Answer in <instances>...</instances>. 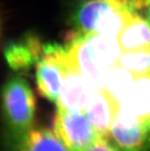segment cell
I'll list each match as a JSON object with an SVG mask.
<instances>
[{"label": "cell", "instance_id": "cell-5", "mask_svg": "<svg viewBox=\"0 0 150 151\" xmlns=\"http://www.w3.org/2000/svg\"><path fill=\"white\" fill-rule=\"evenodd\" d=\"M63 66L64 74L57 101V108L84 112L92 94L68 51Z\"/></svg>", "mask_w": 150, "mask_h": 151}, {"label": "cell", "instance_id": "cell-4", "mask_svg": "<svg viewBox=\"0 0 150 151\" xmlns=\"http://www.w3.org/2000/svg\"><path fill=\"white\" fill-rule=\"evenodd\" d=\"M67 54L66 47L58 44L43 46V54L37 62L36 82L39 94L57 103L64 74V61Z\"/></svg>", "mask_w": 150, "mask_h": 151}, {"label": "cell", "instance_id": "cell-13", "mask_svg": "<svg viewBox=\"0 0 150 151\" xmlns=\"http://www.w3.org/2000/svg\"><path fill=\"white\" fill-rule=\"evenodd\" d=\"M136 76L118 64L113 65L105 75L104 91L119 107L126 98Z\"/></svg>", "mask_w": 150, "mask_h": 151}, {"label": "cell", "instance_id": "cell-12", "mask_svg": "<svg viewBox=\"0 0 150 151\" xmlns=\"http://www.w3.org/2000/svg\"><path fill=\"white\" fill-rule=\"evenodd\" d=\"M13 151H69L55 131L32 128Z\"/></svg>", "mask_w": 150, "mask_h": 151}, {"label": "cell", "instance_id": "cell-11", "mask_svg": "<svg viewBox=\"0 0 150 151\" xmlns=\"http://www.w3.org/2000/svg\"><path fill=\"white\" fill-rule=\"evenodd\" d=\"M118 42L122 52L150 48V25L143 15L135 13L125 25Z\"/></svg>", "mask_w": 150, "mask_h": 151}, {"label": "cell", "instance_id": "cell-7", "mask_svg": "<svg viewBox=\"0 0 150 151\" xmlns=\"http://www.w3.org/2000/svg\"><path fill=\"white\" fill-rule=\"evenodd\" d=\"M122 7L130 9L129 0H79L74 12V24L79 32L95 33L99 22L109 12Z\"/></svg>", "mask_w": 150, "mask_h": 151}, {"label": "cell", "instance_id": "cell-1", "mask_svg": "<svg viewBox=\"0 0 150 151\" xmlns=\"http://www.w3.org/2000/svg\"><path fill=\"white\" fill-rule=\"evenodd\" d=\"M66 48L76 61L92 96L104 90L106 71L117 63L122 53L118 39L78 31L70 35Z\"/></svg>", "mask_w": 150, "mask_h": 151}, {"label": "cell", "instance_id": "cell-10", "mask_svg": "<svg viewBox=\"0 0 150 151\" xmlns=\"http://www.w3.org/2000/svg\"><path fill=\"white\" fill-rule=\"evenodd\" d=\"M43 54V45L38 38L29 35L22 40L6 46L5 56L8 65L15 71H25L37 63Z\"/></svg>", "mask_w": 150, "mask_h": 151}, {"label": "cell", "instance_id": "cell-3", "mask_svg": "<svg viewBox=\"0 0 150 151\" xmlns=\"http://www.w3.org/2000/svg\"><path fill=\"white\" fill-rule=\"evenodd\" d=\"M53 126L69 151H83L101 137L84 112L57 108Z\"/></svg>", "mask_w": 150, "mask_h": 151}, {"label": "cell", "instance_id": "cell-14", "mask_svg": "<svg viewBox=\"0 0 150 151\" xmlns=\"http://www.w3.org/2000/svg\"><path fill=\"white\" fill-rule=\"evenodd\" d=\"M116 64L135 76L150 75V48L123 52Z\"/></svg>", "mask_w": 150, "mask_h": 151}, {"label": "cell", "instance_id": "cell-6", "mask_svg": "<svg viewBox=\"0 0 150 151\" xmlns=\"http://www.w3.org/2000/svg\"><path fill=\"white\" fill-rule=\"evenodd\" d=\"M109 138L121 151H150V124L115 116Z\"/></svg>", "mask_w": 150, "mask_h": 151}, {"label": "cell", "instance_id": "cell-16", "mask_svg": "<svg viewBox=\"0 0 150 151\" xmlns=\"http://www.w3.org/2000/svg\"><path fill=\"white\" fill-rule=\"evenodd\" d=\"M143 13H144L143 17L146 19L150 25V0H148V1H147V6L146 8V9H145Z\"/></svg>", "mask_w": 150, "mask_h": 151}, {"label": "cell", "instance_id": "cell-15", "mask_svg": "<svg viewBox=\"0 0 150 151\" xmlns=\"http://www.w3.org/2000/svg\"><path fill=\"white\" fill-rule=\"evenodd\" d=\"M83 151H121L110 140V138L99 137Z\"/></svg>", "mask_w": 150, "mask_h": 151}, {"label": "cell", "instance_id": "cell-9", "mask_svg": "<svg viewBox=\"0 0 150 151\" xmlns=\"http://www.w3.org/2000/svg\"><path fill=\"white\" fill-rule=\"evenodd\" d=\"M117 110V104L103 90L90 98L84 113L97 134L101 137L109 138L111 125Z\"/></svg>", "mask_w": 150, "mask_h": 151}, {"label": "cell", "instance_id": "cell-2", "mask_svg": "<svg viewBox=\"0 0 150 151\" xmlns=\"http://www.w3.org/2000/svg\"><path fill=\"white\" fill-rule=\"evenodd\" d=\"M35 99L25 78L12 77L2 91V107L10 143L13 150L32 128Z\"/></svg>", "mask_w": 150, "mask_h": 151}, {"label": "cell", "instance_id": "cell-8", "mask_svg": "<svg viewBox=\"0 0 150 151\" xmlns=\"http://www.w3.org/2000/svg\"><path fill=\"white\" fill-rule=\"evenodd\" d=\"M118 111L139 121L150 124V75L136 76L127 96Z\"/></svg>", "mask_w": 150, "mask_h": 151}]
</instances>
